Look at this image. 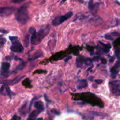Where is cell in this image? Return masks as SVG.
<instances>
[{"label": "cell", "mask_w": 120, "mask_h": 120, "mask_svg": "<svg viewBox=\"0 0 120 120\" xmlns=\"http://www.w3.org/2000/svg\"><path fill=\"white\" fill-rule=\"evenodd\" d=\"M12 43V45L10 47L11 51L15 53H22L23 51L24 48L18 40Z\"/></svg>", "instance_id": "7"}, {"label": "cell", "mask_w": 120, "mask_h": 120, "mask_svg": "<svg viewBox=\"0 0 120 120\" xmlns=\"http://www.w3.org/2000/svg\"><path fill=\"white\" fill-rule=\"evenodd\" d=\"M27 108V102H26L22 107H21L19 109V112L21 114V115H25L26 111V109Z\"/></svg>", "instance_id": "18"}, {"label": "cell", "mask_w": 120, "mask_h": 120, "mask_svg": "<svg viewBox=\"0 0 120 120\" xmlns=\"http://www.w3.org/2000/svg\"><path fill=\"white\" fill-rule=\"evenodd\" d=\"M82 95H83V96H82L81 99L83 101H87V103H90L93 106H100L101 108L103 107L102 102H99V101H101L100 100L97 98V97H96L93 94L89 93V94H83Z\"/></svg>", "instance_id": "3"}, {"label": "cell", "mask_w": 120, "mask_h": 120, "mask_svg": "<svg viewBox=\"0 0 120 120\" xmlns=\"http://www.w3.org/2000/svg\"><path fill=\"white\" fill-rule=\"evenodd\" d=\"M50 27L49 25H45L42 27L38 32L34 33L32 35L30 42L32 45H37L41 42V41L49 34Z\"/></svg>", "instance_id": "2"}, {"label": "cell", "mask_w": 120, "mask_h": 120, "mask_svg": "<svg viewBox=\"0 0 120 120\" xmlns=\"http://www.w3.org/2000/svg\"><path fill=\"white\" fill-rule=\"evenodd\" d=\"M15 10H16V8L13 7H1L0 8V15L2 17H7V16H9L12 15Z\"/></svg>", "instance_id": "6"}, {"label": "cell", "mask_w": 120, "mask_h": 120, "mask_svg": "<svg viewBox=\"0 0 120 120\" xmlns=\"http://www.w3.org/2000/svg\"><path fill=\"white\" fill-rule=\"evenodd\" d=\"M120 35L119 33H118L117 32H112L110 34H107L104 35V38L107 40H114V37H116V36H118Z\"/></svg>", "instance_id": "14"}, {"label": "cell", "mask_w": 120, "mask_h": 120, "mask_svg": "<svg viewBox=\"0 0 120 120\" xmlns=\"http://www.w3.org/2000/svg\"><path fill=\"white\" fill-rule=\"evenodd\" d=\"M30 2L26 3L21 6L18 9L15 15L16 21L21 25H25L27 23L29 20L28 8Z\"/></svg>", "instance_id": "1"}, {"label": "cell", "mask_w": 120, "mask_h": 120, "mask_svg": "<svg viewBox=\"0 0 120 120\" xmlns=\"http://www.w3.org/2000/svg\"><path fill=\"white\" fill-rule=\"evenodd\" d=\"M99 60H101L100 57L98 56H94V57L93 58V61H99Z\"/></svg>", "instance_id": "30"}, {"label": "cell", "mask_w": 120, "mask_h": 120, "mask_svg": "<svg viewBox=\"0 0 120 120\" xmlns=\"http://www.w3.org/2000/svg\"><path fill=\"white\" fill-rule=\"evenodd\" d=\"M101 61L102 64H107V60L105 58H101Z\"/></svg>", "instance_id": "32"}, {"label": "cell", "mask_w": 120, "mask_h": 120, "mask_svg": "<svg viewBox=\"0 0 120 120\" xmlns=\"http://www.w3.org/2000/svg\"><path fill=\"white\" fill-rule=\"evenodd\" d=\"M26 66V63L25 62H22V64H21L20 65H19L16 68V71H21L23 69V68L25 67Z\"/></svg>", "instance_id": "20"}, {"label": "cell", "mask_w": 120, "mask_h": 120, "mask_svg": "<svg viewBox=\"0 0 120 120\" xmlns=\"http://www.w3.org/2000/svg\"><path fill=\"white\" fill-rule=\"evenodd\" d=\"M115 53H116V57L118 58V60H120V48H117L115 51Z\"/></svg>", "instance_id": "22"}, {"label": "cell", "mask_w": 120, "mask_h": 120, "mask_svg": "<svg viewBox=\"0 0 120 120\" xmlns=\"http://www.w3.org/2000/svg\"><path fill=\"white\" fill-rule=\"evenodd\" d=\"M43 72L46 73V71L42 70V69H39V70H37L36 71L34 72V74H35V73H43Z\"/></svg>", "instance_id": "29"}, {"label": "cell", "mask_w": 120, "mask_h": 120, "mask_svg": "<svg viewBox=\"0 0 120 120\" xmlns=\"http://www.w3.org/2000/svg\"><path fill=\"white\" fill-rule=\"evenodd\" d=\"M88 83L87 81L86 80H81L79 81V83L77 84V89H82L83 88L87 87Z\"/></svg>", "instance_id": "15"}, {"label": "cell", "mask_w": 120, "mask_h": 120, "mask_svg": "<svg viewBox=\"0 0 120 120\" xmlns=\"http://www.w3.org/2000/svg\"><path fill=\"white\" fill-rule=\"evenodd\" d=\"M96 6V5L94 4L93 0H90L89 2V8L90 10H93L94 9V7Z\"/></svg>", "instance_id": "21"}, {"label": "cell", "mask_w": 120, "mask_h": 120, "mask_svg": "<svg viewBox=\"0 0 120 120\" xmlns=\"http://www.w3.org/2000/svg\"><path fill=\"white\" fill-rule=\"evenodd\" d=\"M86 59H84L83 56H80L77 58L76 60V65L77 67H82V65L84 63H86Z\"/></svg>", "instance_id": "17"}, {"label": "cell", "mask_w": 120, "mask_h": 120, "mask_svg": "<svg viewBox=\"0 0 120 120\" xmlns=\"http://www.w3.org/2000/svg\"><path fill=\"white\" fill-rule=\"evenodd\" d=\"M103 80H100V79H98V80H95V82L97 83V84H101L103 82Z\"/></svg>", "instance_id": "31"}, {"label": "cell", "mask_w": 120, "mask_h": 120, "mask_svg": "<svg viewBox=\"0 0 120 120\" xmlns=\"http://www.w3.org/2000/svg\"><path fill=\"white\" fill-rule=\"evenodd\" d=\"M1 94L3 95H8L9 97L11 98L12 92L9 89L8 85L3 84L1 87Z\"/></svg>", "instance_id": "10"}, {"label": "cell", "mask_w": 120, "mask_h": 120, "mask_svg": "<svg viewBox=\"0 0 120 120\" xmlns=\"http://www.w3.org/2000/svg\"><path fill=\"white\" fill-rule=\"evenodd\" d=\"M21 120V117H20V116H18L17 115L15 114V115H14V116H13V117L12 118L11 120Z\"/></svg>", "instance_id": "26"}, {"label": "cell", "mask_w": 120, "mask_h": 120, "mask_svg": "<svg viewBox=\"0 0 120 120\" xmlns=\"http://www.w3.org/2000/svg\"><path fill=\"white\" fill-rule=\"evenodd\" d=\"M1 32H2V33H5V34H7V33L8 32L7 31L3 30V29H1Z\"/></svg>", "instance_id": "34"}, {"label": "cell", "mask_w": 120, "mask_h": 120, "mask_svg": "<svg viewBox=\"0 0 120 120\" xmlns=\"http://www.w3.org/2000/svg\"><path fill=\"white\" fill-rule=\"evenodd\" d=\"M73 15V12H69L68 13L66 14L65 15H60V16H57V17L55 18L52 21V24L54 26H58L59 25L62 24L63 22H64V21H67L68 20H69V18L72 16Z\"/></svg>", "instance_id": "5"}, {"label": "cell", "mask_w": 120, "mask_h": 120, "mask_svg": "<svg viewBox=\"0 0 120 120\" xmlns=\"http://www.w3.org/2000/svg\"><path fill=\"white\" fill-rule=\"evenodd\" d=\"M109 87L111 93L117 96H120V80H115L109 82Z\"/></svg>", "instance_id": "4"}, {"label": "cell", "mask_w": 120, "mask_h": 120, "mask_svg": "<svg viewBox=\"0 0 120 120\" xmlns=\"http://www.w3.org/2000/svg\"><path fill=\"white\" fill-rule=\"evenodd\" d=\"M29 44V35H26L23 38V45L28 47Z\"/></svg>", "instance_id": "19"}, {"label": "cell", "mask_w": 120, "mask_h": 120, "mask_svg": "<svg viewBox=\"0 0 120 120\" xmlns=\"http://www.w3.org/2000/svg\"><path fill=\"white\" fill-rule=\"evenodd\" d=\"M40 113H41V112L39 111L38 110L34 111H32L30 113V114L29 115V117H28L27 120H36V116H37Z\"/></svg>", "instance_id": "16"}, {"label": "cell", "mask_w": 120, "mask_h": 120, "mask_svg": "<svg viewBox=\"0 0 120 120\" xmlns=\"http://www.w3.org/2000/svg\"><path fill=\"white\" fill-rule=\"evenodd\" d=\"M9 38L12 42H15V41H16L18 40V36H9Z\"/></svg>", "instance_id": "23"}, {"label": "cell", "mask_w": 120, "mask_h": 120, "mask_svg": "<svg viewBox=\"0 0 120 120\" xmlns=\"http://www.w3.org/2000/svg\"><path fill=\"white\" fill-rule=\"evenodd\" d=\"M45 100H46V101L48 102H51V101H49V100L48 99V98H47L46 95V94H45Z\"/></svg>", "instance_id": "33"}, {"label": "cell", "mask_w": 120, "mask_h": 120, "mask_svg": "<svg viewBox=\"0 0 120 120\" xmlns=\"http://www.w3.org/2000/svg\"><path fill=\"white\" fill-rule=\"evenodd\" d=\"M34 107L41 112L44 111V105L42 101H36L34 103Z\"/></svg>", "instance_id": "12"}, {"label": "cell", "mask_w": 120, "mask_h": 120, "mask_svg": "<svg viewBox=\"0 0 120 120\" xmlns=\"http://www.w3.org/2000/svg\"><path fill=\"white\" fill-rule=\"evenodd\" d=\"M29 32L32 35L34 33L36 32V29H35V28L34 27H30L29 29Z\"/></svg>", "instance_id": "25"}, {"label": "cell", "mask_w": 120, "mask_h": 120, "mask_svg": "<svg viewBox=\"0 0 120 120\" xmlns=\"http://www.w3.org/2000/svg\"><path fill=\"white\" fill-rule=\"evenodd\" d=\"M66 1H67V0H62V3H63V2H65Z\"/></svg>", "instance_id": "38"}, {"label": "cell", "mask_w": 120, "mask_h": 120, "mask_svg": "<svg viewBox=\"0 0 120 120\" xmlns=\"http://www.w3.org/2000/svg\"><path fill=\"white\" fill-rule=\"evenodd\" d=\"M6 42V39L5 38L2 37V36H1V39H0V44H1V46L2 47V46L4 45V44Z\"/></svg>", "instance_id": "24"}, {"label": "cell", "mask_w": 120, "mask_h": 120, "mask_svg": "<svg viewBox=\"0 0 120 120\" xmlns=\"http://www.w3.org/2000/svg\"><path fill=\"white\" fill-rule=\"evenodd\" d=\"M43 53L42 52L41 50H39L38 51L35 52L34 54H33L32 57L29 58V61H33V60H36V59L42 57V56H43Z\"/></svg>", "instance_id": "13"}, {"label": "cell", "mask_w": 120, "mask_h": 120, "mask_svg": "<svg viewBox=\"0 0 120 120\" xmlns=\"http://www.w3.org/2000/svg\"><path fill=\"white\" fill-rule=\"evenodd\" d=\"M36 120H43V118H39L36 119Z\"/></svg>", "instance_id": "37"}, {"label": "cell", "mask_w": 120, "mask_h": 120, "mask_svg": "<svg viewBox=\"0 0 120 120\" xmlns=\"http://www.w3.org/2000/svg\"><path fill=\"white\" fill-rule=\"evenodd\" d=\"M51 112L53 113V114H55V115H59L60 114V113L59 112V111H57L56 109H53L51 110Z\"/></svg>", "instance_id": "28"}, {"label": "cell", "mask_w": 120, "mask_h": 120, "mask_svg": "<svg viewBox=\"0 0 120 120\" xmlns=\"http://www.w3.org/2000/svg\"><path fill=\"white\" fill-rule=\"evenodd\" d=\"M114 59H115V58H114V57H112V58H110V61H109V62H113L114 60Z\"/></svg>", "instance_id": "35"}, {"label": "cell", "mask_w": 120, "mask_h": 120, "mask_svg": "<svg viewBox=\"0 0 120 120\" xmlns=\"http://www.w3.org/2000/svg\"><path fill=\"white\" fill-rule=\"evenodd\" d=\"M25 77V75H19V76H17L16 77L14 78V79H12V80L8 81H5L4 82V84H7V85H12L16 84L18 82H19V81H21L22 79H23Z\"/></svg>", "instance_id": "11"}, {"label": "cell", "mask_w": 120, "mask_h": 120, "mask_svg": "<svg viewBox=\"0 0 120 120\" xmlns=\"http://www.w3.org/2000/svg\"><path fill=\"white\" fill-rule=\"evenodd\" d=\"M71 59V57H70V56H69V58H66V60H65V61H66V62H67V61H69V59Z\"/></svg>", "instance_id": "36"}, {"label": "cell", "mask_w": 120, "mask_h": 120, "mask_svg": "<svg viewBox=\"0 0 120 120\" xmlns=\"http://www.w3.org/2000/svg\"><path fill=\"white\" fill-rule=\"evenodd\" d=\"M25 0H11V2H13V3H15V4H19L21 3V2H23Z\"/></svg>", "instance_id": "27"}, {"label": "cell", "mask_w": 120, "mask_h": 120, "mask_svg": "<svg viewBox=\"0 0 120 120\" xmlns=\"http://www.w3.org/2000/svg\"><path fill=\"white\" fill-rule=\"evenodd\" d=\"M10 68L9 63L7 62L1 64V75L4 77H7L9 75V69Z\"/></svg>", "instance_id": "8"}, {"label": "cell", "mask_w": 120, "mask_h": 120, "mask_svg": "<svg viewBox=\"0 0 120 120\" xmlns=\"http://www.w3.org/2000/svg\"><path fill=\"white\" fill-rule=\"evenodd\" d=\"M120 67V60H118L117 62L116 63V64L111 68L110 69V71H111V76L112 78H115L117 76V74L119 72V68Z\"/></svg>", "instance_id": "9"}]
</instances>
